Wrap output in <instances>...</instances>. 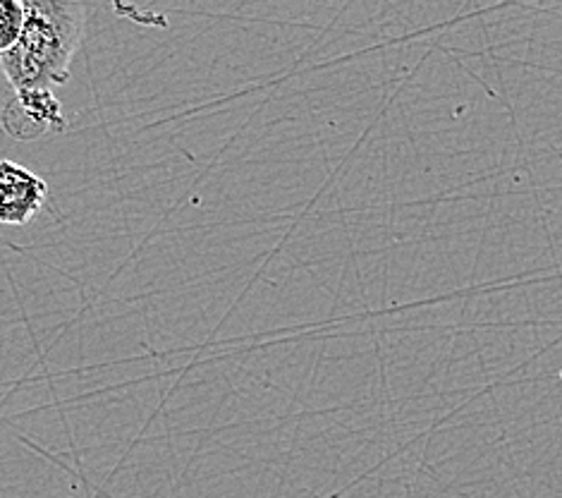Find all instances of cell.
<instances>
[{"label":"cell","instance_id":"cell-1","mask_svg":"<svg viewBox=\"0 0 562 498\" xmlns=\"http://www.w3.org/2000/svg\"><path fill=\"white\" fill-rule=\"evenodd\" d=\"M26 22L20 42L0 53L3 73L15 91L65 85L82 44L87 10L68 0H24Z\"/></svg>","mask_w":562,"mask_h":498},{"label":"cell","instance_id":"cell-2","mask_svg":"<svg viewBox=\"0 0 562 498\" xmlns=\"http://www.w3.org/2000/svg\"><path fill=\"white\" fill-rule=\"evenodd\" d=\"M3 128L15 140L32 142L46 137L50 132H63L68 128L60 109V101L50 89L15 91L3 109Z\"/></svg>","mask_w":562,"mask_h":498},{"label":"cell","instance_id":"cell-3","mask_svg":"<svg viewBox=\"0 0 562 498\" xmlns=\"http://www.w3.org/2000/svg\"><path fill=\"white\" fill-rule=\"evenodd\" d=\"M48 195L46 182L30 168L3 161L0 166V221L5 225H24L36 217Z\"/></svg>","mask_w":562,"mask_h":498},{"label":"cell","instance_id":"cell-4","mask_svg":"<svg viewBox=\"0 0 562 498\" xmlns=\"http://www.w3.org/2000/svg\"><path fill=\"white\" fill-rule=\"evenodd\" d=\"M24 22V0H3V3H0V53L20 42Z\"/></svg>","mask_w":562,"mask_h":498}]
</instances>
